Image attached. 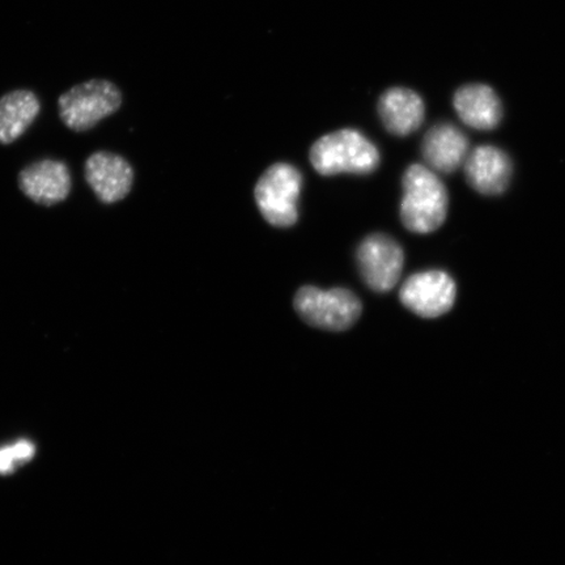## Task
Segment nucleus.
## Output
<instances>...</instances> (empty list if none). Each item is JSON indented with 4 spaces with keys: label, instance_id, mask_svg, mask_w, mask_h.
<instances>
[{
    "label": "nucleus",
    "instance_id": "f257e3e1",
    "mask_svg": "<svg viewBox=\"0 0 565 565\" xmlns=\"http://www.w3.org/2000/svg\"><path fill=\"white\" fill-rule=\"evenodd\" d=\"M401 221L408 231L426 235L447 218L449 196L440 177L426 166L414 164L404 175Z\"/></svg>",
    "mask_w": 565,
    "mask_h": 565
},
{
    "label": "nucleus",
    "instance_id": "f03ea898",
    "mask_svg": "<svg viewBox=\"0 0 565 565\" xmlns=\"http://www.w3.org/2000/svg\"><path fill=\"white\" fill-rule=\"evenodd\" d=\"M310 162L322 175L369 174L376 171L380 153L362 132L343 129L318 139L310 150Z\"/></svg>",
    "mask_w": 565,
    "mask_h": 565
},
{
    "label": "nucleus",
    "instance_id": "7ed1b4c3",
    "mask_svg": "<svg viewBox=\"0 0 565 565\" xmlns=\"http://www.w3.org/2000/svg\"><path fill=\"white\" fill-rule=\"evenodd\" d=\"M122 92L115 83L92 79L77 84L58 98L62 122L70 130L84 132L94 129L103 119L121 108Z\"/></svg>",
    "mask_w": 565,
    "mask_h": 565
},
{
    "label": "nucleus",
    "instance_id": "20e7f679",
    "mask_svg": "<svg viewBox=\"0 0 565 565\" xmlns=\"http://www.w3.org/2000/svg\"><path fill=\"white\" fill-rule=\"evenodd\" d=\"M295 309L310 327L344 331L356 323L362 315V301L349 289L302 287L295 296Z\"/></svg>",
    "mask_w": 565,
    "mask_h": 565
},
{
    "label": "nucleus",
    "instance_id": "39448f33",
    "mask_svg": "<svg viewBox=\"0 0 565 565\" xmlns=\"http://www.w3.org/2000/svg\"><path fill=\"white\" fill-rule=\"evenodd\" d=\"M302 175L298 168L279 162L268 168L257 182L254 196L260 214L278 228H288L298 222V203Z\"/></svg>",
    "mask_w": 565,
    "mask_h": 565
},
{
    "label": "nucleus",
    "instance_id": "423d86ee",
    "mask_svg": "<svg viewBox=\"0 0 565 565\" xmlns=\"http://www.w3.org/2000/svg\"><path fill=\"white\" fill-rule=\"evenodd\" d=\"M405 254L395 239L376 233L360 244L358 266L365 285L374 292L392 291L404 270Z\"/></svg>",
    "mask_w": 565,
    "mask_h": 565
},
{
    "label": "nucleus",
    "instance_id": "0eeeda50",
    "mask_svg": "<svg viewBox=\"0 0 565 565\" xmlns=\"http://www.w3.org/2000/svg\"><path fill=\"white\" fill-rule=\"evenodd\" d=\"M457 287L447 273L430 270L409 277L402 286L399 299L413 313L437 318L455 306Z\"/></svg>",
    "mask_w": 565,
    "mask_h": 565
},
{
    "label": "nucleus",
    "instance_id": "6e6552de",
    "mask_svg": "<svg viewBox=\"0 0 565 565\" xmlns=\"http://www.w3.org/2000/svg\"><path fill=\"white\" fill-rule=\"evenodd\" d=\"M86 180L104 203L124 200L130 193L134 171L130 162L119 154L98 151L86 161Z\"/></svg>",
    "mask_w": 565,
    "mask_h": 565
},
{
    "label": "nucleus",
    "instance_id": "1a4fd4ad",
    "mask_svg": "<svg viewBox=\"0 0 565 565\" xmlns=\"http://www.w3.org/2000/svg\"><path fill=\"white\" fill-rule=\"evenodd\" d=\"M19 185L32 201L53 206L65 201L71 192L68 167L58 160L35 161L21 171Z\"/></svg>",
    "mask_w": 565,
    "mask_h": 565
},
{
    "label": "nucleus",
    "instance_id": "9d476101",
    "mask_svg": "<svg viewBox=\"0 0 565 565\" xmlns=\"http://www.w3.org/2000/svg\"><path fill=\"white\" fill-rule=\"evenodd\" d=\"M465 172L472 189L484 195H498L510 185V158L497 147L482 146L469 153Z\"/></svg>",
    "mask_w": 565,
    "mask_h": 565
},
{
    "label": "nucleus",
    "instance_id": "9b49d317",
    "mask_svg": "<svg viewBox=\"0 0 565 565\" xmlns=\"http://www.w3.org/2000/svg\"><path fill=\"white\" fill-rule=\"evenodd\" d=\"M423 158L436 173H451L469 157V141L455 125L439 124L424 137Z\"/></svg>",
    "mask_w": 565,
    "mask_h": 565
},
{
    "label": "nucleus",
    "instance_id": "f8f14e48",
    "mask_svg": "<svg viewBox=\"0 0 565 565\" xmlns=\"http://www.w3.org/2000/svg\"><path fill=\"white\" fill-rule=\"evenodd\" d=\"M379 113L386 130L393 136L406 137L423 124L424 103L416 92L407 88L387 89L380 97Z\"/></svg>",
    "mask_w": 565,
    "mask_h": 565
},
{
    "label": "nucleus",
    "instance_id": "ddd939ff",
    "mask_svg": "<svg viewBox=\"0 0 565 565\" xmlns=\"http://www.w3.org/2000/svg\"><path fill=\"white\" fill-rule=\"evenodd\" d=\"M454 103L461 121L472 129L491 130L500 122L499 97L484 84H472L458 89Z\"/></svg>",
    "mask_w": 565,
    "mask_h": 565
},
{
    "label": "nucleus",
    "instance_id": "4468645a",
    "mask_svg": "<svg viewBox=\"0 0 565 565\" xmlns=\"http://www.w3.org/2000/svg\"><path fill=\"white\" fill-rule=\"evenodd\" d=\"M41 111L32 90L17 89L0 97V145H11L30 129Z\"/></svg>",
    "mask_w": 565,
    "mask_h": 565
},
{
    "label": "nucleus",
    "instance_id": "2eb2a0df",
    "mask_svg": "<svg viewBox=\"0 0 565 565\" xmlns=\"http://www.w3.org/2000/svg\"><path fill=\"white\" fill-rule=\"evenodd\" d=\"M35 455L34 444L20 440L0 448V475L7 476L15 471L18 466L30 462Z\"/></svg>",
    "mask_w": 565,
    "mask_h": 565
}]
</instances>
